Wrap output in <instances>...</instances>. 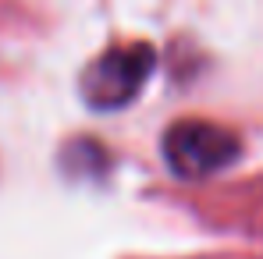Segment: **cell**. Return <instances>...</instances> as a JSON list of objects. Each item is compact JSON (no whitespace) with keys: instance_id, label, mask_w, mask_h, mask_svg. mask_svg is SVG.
<instances>
[{"instance_id":"1","label":"cell","mask_w":263,"mask_h":259,"mask_svg":"<svg viewBox=\"0 0 263 259\" xmlns=\"http://www.w3.org/2000/svg\"><path fill=\"white\" fill-rule=\"evenodd\" d=\"M153 64H157V50L149 43H125L103 50L92 64H86L79 78L82 103L100 114L125 110L128 103L139 99L146 78L153 75Z\"/></svg>"},{"instance_id":"2","label":"cell","mask_w":263,"mask_h":259,"mask_svg":"<svg viewBox=\"0 0 263 259\" xmlns=\"http://www.w3.org/2000/svg\"><path fill=\"white\" fill-rule=\"evenodd\" d=\"M160 149H164L171 174L185 177V181L214 177L224 167H231L242 153L238 135L214 121H178L164 131Z\"/></svg>"}]
</instances>
